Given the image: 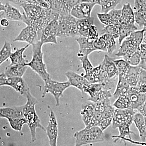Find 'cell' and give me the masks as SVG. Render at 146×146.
Returning <instances> with one entry per match:
<instances>
[{"label": "cell", "mask_w": 146, "mask_h": 146, "mask_svg": "<svg viewBox=\"0 0 146 146\" xmlns=\"http://www.w3.org/2000/svg\"><path fill=\"white\" fill-rule=\"evenodd\" d=\"M70 86V84L68 81L60 82L52 80L50 78L44 83L42 97L44 98L48 93L51 94L55 100L56 106H59L60 97L63 96L64 91Z\"/></svg>", "instance_id": "obj_6"}, {"label": "cell", "mask_w": 146, "mask_h": 146, "mask_svg": "<svg viewBox=\"0 0 146 146\" xmlns=\"http://www.w3.org/2000/svg\"><path fill=\"white\" fill-rule=\"evenodd\" d=\"M24 105L13 107L1 108H0L1 117L5 118H24Z\"/></svg>", "instance_id": "obj_20"}, {"label": "cell", "mask_w": 146, "mask_h": 146, "mask_svg": "<svg viewBox=\"0 0 146 146\" xmlns=\"http://www.w3.org/2000/svg\"><path fill=\"white\" fill-rule=\"evenodd\" d=\"M12 47L9 42L5 41L0 52V65H1L10 57L12 52Z\"/></svg>", "instance_id": "obj_37"}, {"label": "cell", "mask_w": 146, "mask_h": 146, "mask_svg": "<svg viewBox=\"0 0 146 146\" xmlns=\"http://www.w3.org/2000/svg\"><path fill=\"white\" fill-rule=\"evenodd\" d=\"M143 38V44H146V27H144Z\"/></svg>", "instance_id": "obj_56"}, {"label": "cell", "mask_w": 146, "mask_h": 146, "mask_svg": "<svg viewBox=\"0 0 146 146\" xmlns=\"http://www.w3.org/2000/svg\"><path fill=\"white\" fill-rule=\"evenodd\" d=\"M39 41L40 38L36 30L31 26L27 25L21 31L13 42H26L32 45Z\"/></svg>", "instance_id": "obj_10"}, {"label": "cell", "mask_w": 146, "mask_h": 146, "mask_svg": "<svg viewBox=\"0 0 146 146\" xmlns=\"http://www.w3.org/2000/svg\"><path fill=\"white\" fill-rule=\"evenodd\" d=\"M140 70V67L139 66L130 65L127 72L123 76L131 86H137L139 79Z\"/></svg>", "instance_id": "obj_28"}, {"label": "cell", "mask_w": 146, "mask_h": 146, "mask_svg": "<svg viewBox=\"0 0 146 146\" xmlns=\"http://www.w3.org/2000/svg\"><path fill=\"white\" fill-rule=\"evenodd\" d=\"M102 33H108L112 35L115 39L119 37V27L114 25H109L105 26L104 28L102 30Z\"/></svg>", "instance_id": "obj_44"}, {"label": "cell", "mask_w": 146, "mask_h": 146, "mask_svg": "<svg viewBox=\"0 0 146 146\" xmlns=\"http://www.w3.org/2000/svg\"><path fill=\"white\" fill-rule=\"evenodd\" d=\"M11 127L13 130L17 131H21L23 126L27 124L26 120L25 118H7Z\"/></svg>", "instance_id": "obj_38"}, {"label": "cell", "mask_w": 146, "mask_h": 146, "mask_svg": "<svg viewBox=\"0 0 146 146\" xmlns=\"http://www.w3.org/2000/svg\"><path fill=\"white\" fill-rule=\"evenodd\" d=\"M44 45L41 41L32 45L33 55L31 60L25 65L37 74L45 83L51 78L44 62V53L42 50Z\"/></svg>", "instance_id": "obj_2"}, {"label": "cell", "mask_w": 146, "mask_h": 146, "mask_svg": "<svg viewBox=\"0 0 146 146\" xmlns=\"http://www.w3.org/2000/svg\"><path fill=\"white\" fill-rule=\"evenodd\" d=\"M50 8L56 11L60 16L70 14L71 11L68 8L63 0H50Z\"/></svg>", "instance_id": "obj_30"}, {"label": "cell", "mask_w": 146, "mask_h": 146, "mask_svg": "<svg viewBox=\"0 0 146 146\" xmlns=\"http://www.w3.org/2000/svg\"><path fill=\"white\" fill-rule=\"evenodd\" d=\"M137 27L135 24L132 25H123L121 24L119 26V37L118 41L121 44L124 39L129 36L133 32L137 30Z\"/></svg>", "instance_id": "obj_32"}, {"label": "cell", "mask_w": 146, "mask_h": 146, "mask_svg": "<svg viewBox=\"0 0 146 146\" xmlns=\"http://www.w3.org/2000/svg\"><path fill=\"white\" fill-rule=\"evenodd\" d=\"M76 146H81L103 142L105 140L104 131L99 126L85 127L74 134Z\"/></svg>", "instance_id": "obj_3"}, {"label": "cell", "mask_w": 146, "mask_h": 146, "mask_svg": "<svg viewBox=\"0 0 146 146\" xmlns=\"http://www.w3.org/2000/svg\"><path fill=\"white\" fill-rule=\"evenodd\" d=\"M76 41L79 46V50L78 53V57L88 55L91 53L96 51L94 46V40L90 37L78 36Z\"/></svg>", "instance_id": "obj_16"}, {"label": "cell", "mask_w": 146, "mask_h": 146, "mask_svg": "<svg viewBox=\"0 0 146 146\" xmlns=\"http://www.w3.org/2000/svg\"><path fill=\"white\" fill-rule=\"evenodd\" d=\"M135 23L134 11L130 3H126L124 4L121 9V24L132 25Z\"/></svg>", "instance_id": "obj_21"}, {"label": "cell", "mask_w": 146, "mask_h": 146, "mask_svg": "<svg viewBox=\"0 0 146 146\" xmlns=\"http://www.w3.org/2000/svg\"><path fill=\"white\" fill-rule=\"evenodd\" d=\"M89 96L88 100L96 103L108 99L112 96L111 91L106 89L102 83H89L84 91Z\"/></svg>", "instance_id": "obj_5"}, {"label": "cell", "mask_w": 146, "mask_h": 146, "mask_svg": "<svg viewBox=\"0 0 146 146\" xmlns=\"http://www.w3.org/2000/svg\"><path fill=\"white\" fill-rule=\"evenodd\" d=\"M78 58L82 64V68H82L84 70L85 75L89 74L94 69V67L89 60V56H84Z\"/></svg>", "instance_id": "obj_42"}, {"label": "cell", "mask_w": 146, "mask_h": 146, "mask_svg": "<svg viewBox=\"0 0 146 146\" xmlns=\"http://www.w3.org/2000/svg\"><path fill=\"white\" fill-rule=\"evenodd\" d=\"M3 86L12 87L16 92L25 97L30 91L29 87L23 77H9L4 72L0 75V86Z\"/></svg>", "instance_id": "obj_7"}, {"label": "cell", "mask_w": 146, "mask_h": 146, "mask_svg": "<svg viewBox=\"0 0 146 146\" xmlns=\"http://www.w3.org/2000/svg\"><path fill=\"white\" fill-rule=\"evenodd\" d=\"M58 21H52L44 29L41 35L40 41L44 44H57Z\"/></svg>", "instance_id": "obj_11"}, {"label": "cell", "mask_w": 146, "mask_h": 146, "mask_svg": "<svg viewBox=\"0 0 146 146\" xmlns=\"http://www.w3.org/2000/svg\"><path fill=\"white\" fill-rule=\"evenodd\" d=\"M27 103L24 105V116L28 126L31 134L32 142L36 141V129L37 128L42 130H46V129L41 123V120L36 114L35 106L38 101L32 95L31 91L27 95Z\"/></svg>", "instance_id": "obj_1"}, {"label": "cell", "mask_w": 146, "mask_h": 146, "mask_svg": "<svg viewBox=\"0 0 146 146\" xmlns=\"http://www.w3.org/2000/svg\"><path fill=\"white\" fill-rule=\"evenodd\" d=\"M77 20L71 14L60 16L58 20V37L65 38L79 36Z\"/></svg>", "instance_id": "obj_4"}, {"label": "cell", "mask_w": 146, "mask_h": 146, "mask_svg": "<svg viewBox=\"0 0 146 146\" xmlns=\"http://www.w3.org/2000/svg\"><path fill=\"white\" fill-rule=\"evenodd\" d=\"M116 109H125L130 107V102L126 95H121L112 104Z\"/></svg>", "instance_id": "obj_34"}, {"label": "cell", "mask_w": 146, "mask_h": 146, "mask_svg": "<svg viewBox=\"0 0 146 146\" xmlns=\"http://www.w3.org/2000/svg\"><path fill=\"white\" fill-rule=\"evenodd\" d=\"M111 17L112 25L119 26L121 25V9H112L109 11Z\"/></svg>", "instance_id": "obj_46"}, {"label": "cell", "mask_w": 146, "mask_h": 146, "mask_svg": "<svg viewBox=\"0 0 146 146\" xmlns=\"http://www.w3.org/2000/svg\"><path fill=\"white\" fill-rule=\"evenodd\" d=\"M10 2L17 5H19L24 3H29L39 5L44 8H49L50 0H8Z\"/></svg>", "instance_id": "obj_36"}, {"label": "cell", "mask_w": 146, "mask_h": 146, "mask_svg": "<svg viewBox=\"0 0 146 146\" xmlns=\"http://www.w3.org/2000/svg\"><path fill=\"white\" fill-rule=\"evenodd\" d=\"M97 17L100 22L105 26L112 25L111 17L109 12L108 13H98L97 14Z\"/></svg>", "instance_id": "obj_48"}, {"label": "cell", "mask_w": 146, "mask_h": 146, "mask_svg": "<svg viewBox=\"0 0 146 146\" xmlns=\"http://www.w3.org/2000/svg\"><path fill=\"white\" fill-rule=\"evenodd\" d=\"M25 11L22 22L25 23L28 21H33L42 15L44 8L36 5L24 3L19 5Z\"/></svg>", "instance_id": "obj_12"}, {"label": "cell", "mask_w": 146, "mask_h": 146, "mask_svg": "<svg viewBox=\"0 0 146 146\" xmlns=\"http://www.w3.org/2000/svg\"><path fill=\"white\" fill-rule=\"evenodd\" d=\"M126 95L130 101V108L133 110H137L146 100V94L141 93L137 86H130Z\"/></svg>", "instance_id": "obj_14"}, {"label": "cell", "mask_w": 146, "mask_h": 146, "mask_svg": "<svg viewBox=\"0 0 146 146\" xmlns=\"http://www.w3.org/2000/svg\"><path fill=\"white\" fill-rule=\"evenodd\" d=\"M144 84H146V70L140 68L139 79L137 86Z\"/></svg>", "instance_id": "obj_50"}, {"label": "cell", "mask_w": 146, "mask_h": 146, "mask_svg": "<svg viewBox=\"0 0 146 146\" xmlns=\"http://www.w3.org/2000/svg\"><path fill=\"white\" fill-rule=\"evenodd\" d=\"M115 59L108 55H105L104 58L102 63L104 66L108 77L110 79H115L119 76V73L115 63Z\"/></svg>", "instance_id": "obj_24"}, {"label": "cell", "mask_w": 146, "mask_h": 146, "mask_svg": "<svg viewBox=\"0 0 146 146\" xmlns=\"http://www.w3.org/2000/svg\"><path fill=\"white\" fill-rule=\"evenodd\" d=\"M130 87L123 76H118L117 83L113 94L114 98L116 99L121 95H126Z\"/></svg>", "instance_id": "obj_29"}, {"label": "cell", "mask_w": 146, "mask_h": 146, "mask_svg": "<svg viewBox=\"0 0 146 146\" xmlns=\"http://www.w3.org/2000/svg\"><path fill=\"white\" fill-rule=\"evenodd\" d=\"M0 24L2 26L6 27L9 25V23L8 19L5 18H3L1 20Z\"/></svg>", "instance_id": "obj_54"}, {"label": "cell", "mask_w": 146, "mask_h": 146, "mask_svg": "<svg viewBox=\"0 0 146 146\" xmlns=\"http://www.w3.org/2000/svg\"><path fill=\"white\" fill-rule=\"evenodd\" d=\"M68 8L71 11L73 7L77 5L82 0H63Z\"/></svg>", "instance_id": "obj_52"}, {"label": "cell", "mask_w": 146, "mask_h": 146, "mask_svg": "<svg viewBox=\"0 0 146 146\" xmlns=\"http://www.w3.org/2000/svg\"><path fill=\"white\" fill-rule=\"evenodd\" d=\"M94 25L93 17L77 19V25L79 36L89 37V30L91 25Z\"/></svg>", "instance_id": "obj_27"}, {"label": "cell", "mask_w": 146, "mask_h": 146, "mask_svg": "<svg viewBox=\"0 0 146 146\" xmlns=\"http://www.w3.org/2000/svg\"><path fill=\"white\" fill-rule=\"evenodd\" d=\"M135 23L140 27H146V9L134 11Z\"/></svg>", "instance_id": "obj_40"}, {"label": "cell", "mask_w": 146, "mask_h": 146, "mask_svg": "<svg viewBox=\"0 0 146 146\" xmlns=\"http://www.w3.org/2000/svg\"><path fill=\"white\" fill-rule=\"evenodd\" d=\"M95 3L81 1L71 10L70 14L77 19L90 18Z\"/></svg>", "instance_id": "obj_13"}, {"label": "cell", "mask_w": 146, "mask_h": 146, "mask_svg": "<svg viewBox=\"0 0 146 146\" xmlns=\"http://www.w3.org/2000/svg\"><path fill=\"white\" fill-rule=\"evenodd\" d=\"M49 108L50 110L49 120L46 131L50 145L56 146L57 145L58 133L57 121L53 110L50 107H49Z\"/></svg>", "instance_id": "obj_9"}, {"label": "cell", "mask_w": 146, "mask_h": 146, "mask_svg": "<svg viewBox=\"0 0 146 146\" xmlns=\"http://www.w3.org/2000/svg\"><path fill=\"white\" fill-rule=\"evenodd\" d=\"M134 110L131 108L125 109H115L112 123V128H117L125 123H132L135 114Z\"/></svg>", "instance_id": "obj_8"}, {"label": "cell", "mask_w": 146, "mask_h": 146, "mask_svg": "<svg viewBox=\"0 0 146 146\" xmlns=\"http://www.w3.org/2000/svg\"><path fill=\"white\" fill-rule=\"evenodd\" d=\"M94 46L96 51L107 52V50L106 44L104 39L102 36H100L98 39L94 40Z\"/></svg>", "instance_id": "obj_47"}, {"label": "cell", "mask_w": 146, "mask_h": 146, "mask_svg": "<svg viewBox=\"0 0 146 146\" xmlns=\"http://www.w3.org/2000/svg\"><path fill=\"white\" fill-rule=\"evenodd\" d=\"M133 122L138 131L141 141L146 140V125L145 117L140 112L136 113L133 118Z\"/></svg>", "instance_id": "obj_26"}, {"label": "cell", "mask_w": 146, "mask_h": 146, "mask_svg": "<svg viewBox=\"0 0 146 146\" xmlns=\"http://www.w3.org/2000/svg\"><path fill=\"white\" fill-rule=\"evenodd\" d=\"M123 58L125 59L129 65L133 66H139L141 61V56L139 50L130 56Z\"/></svg>", "instance_id": "obj_43"}, {"label": "cell", "mask_w": 146, "mask_h": 146, "mask_svg": "<svg viewBox=\"0 0 146 146\" xmlns=\"http://www.w3.org/2000/svg\"><path fill=\"white\" fill-rule=\"evenodd\" d=\"M146 9V0H134V11Z\"/></svg>", "instance_id": "obj_49"}, {"label": "cell", "mask_w": 146, "mask_h": 146, "mask_svg": "<svg viewBox=\"0 0 146 146\" xmlns=\"http://www.w3.org/2000/svg\"><path fill=\"white\" fill-rule=\"evenodd\" d=\"M96 103L91 101L84 103L82 105L81 114L82 119L85 127L89 125L95 114Z\"/></svg>", "instance_id": "obj_19"}, {"label": "cell", "mask_w": 146, "mask_h": 146, "mask_svg": "<svg viewBox=\"0 0 146 146\" xmlns=\"http://www.w3.org/2000/svg\"><path fill=\"white\" fill-rule=\"evenodd\" d=\"M101 69V65L100 63L96 67L94 68L89 74L84 75V76L90 83H100Z\"/></svg>", "instance_id": "obj_35"}, {"label": "cell", "mask_w": 146, "mask_h": 146, "mask_svg": "<svg viewBox=\"0 0 146 146\" xmlns=\"http://www.w3.org/2000/svg\"><path fill=\"white\" fill-rule=\"evenodd\" d=\"M115 109L110 104L108 106L103 113L99 126L103 131L106 129L112 123Z\"/></svg>", "instance_id": "obj_22"}, {"label": "cell", "mask_w": 146, "mask_h": 146, "mask_svg": "<svg viewBox=\"0 0 146 146\" xmlns=\"http://www.w3.org/2000/svg\"><path fill=\"white\" fill-rule=\"evenodd\" d=\"M131 124H132L130 123H125L118 127L117 128L119 129L120 138L124 139L127 136H129L130 138H131V134L133 133L130 130Z\"/></svg>", "instance_id": "obj_45"}, {"label": "cell", "mask_w": 146, "mask_h": 146, "mask_svg": "<svg viewBox=\"0 0 146 146\" xmlns=\"http://www.w3.org/2000/svg\"><path fill=\"white\" fill-rule=\"evenodd\" d=\"M65 76L71 86L75 87L82 93H84V88L89 83L84 76L80 75L77 73L71 71L66 72Z\"/></svg>", "instance_id": "obj_17"}, {"label": "cell", "mask_w": 146, "mask_h": 146, "mask_svg": "<svg viewBox=\"0 0 146 146\" xmlns=\"http://www.w3.org/2000/svg\"><path fill=\"white\" fill-rule=\"evenodd\" d=\"M145 123H146V118H145Z\"/></svg>", "instance_id": "obj_57"}, {"label": "cell", "mask_w": 146, "mask_h": 146, "mask_svg": "<svg viewBox=\"0 0 146 146\" xmlns=\"http://www.w3.org/2000/svg\"><path fill=\"white\" fill-rule=\"evenodd\" d=\"M89 36L95 40L99 38V34L96 27L91 25L89 30Z\"/></svg>", "instance_id": "obj_51"}, {"label": "cell", "mask_w": 146, "mask_h": 146, "mask_svg": "<svg viewBox=\"0 0 146 146\" xmlns=\"http://www.w3.org/2000/svg\"><path fill=\"white\" fill-rule=\"evenodd\" d=\"M120 45L119 50L115 55L123 58L130 56L139 50L140 48V47L127 38L124 39Z\"/></svg>", "instance_id": "obj_18"}, {"label": "cell", "mask_w": 146, "mask_h": 146, "mask_svg": "<svg viewBox=\"0 0 146 146\" xmlns=\"http://www.w3.org/2000/svg\"><path fill=\"white\" fill-rule=\"evenodd\" d=\"M114 62L117 69L119 76H124L128 70L130 65L123 58L115 59Z\"/></svg>", "instance_id": "obj_39"}, {"label": "cell", "mask_w": 146, "mask_h": 146, "mask_svg": "<svg viewBox=\"0 0 146 146\" xmlns=\"http://www.w3.org/2000/svg\"><path fill=\"white\" fill-rule=\"evenodd\" d=\"M31 44H28L26 46H25L21 48L16 49L14 52H12L11 55L9 59H10V64H25L27 63V60L24 57V52L25 50Z\"/></svg>", "instance_id": "obj_31"}, {"label": "cell", "mask_w": 146, "mask_h": 146, "mask_svg": "<svg viewBox=\"0 0 146 146\" xmlns=\"http://www.w3.org/2000/svg\"><path fill=\"white\" fill-rule=\"evenodd\" d=\"M143 29L139 31H135L131 33L130 35L126 38L131 40L136 44L138 46H141L143 38Z\"/></svg>", "instance_id": "obj_41"}, {"label": "cell", "mask_w": 146, "mask_h": 146, "mask_svg": "<svg viewBox=\"0 0 146 146\" xmlns=\"http://www.w3.org/2000/svg\"><path fill=\"white\" fill-rule=\"evenodd\" d=\"M139 91L143 94H146V84H142L140 86H137Z\"/></svg>", "instance_id": "obj_55"}, {"label": "cell", "mask_w": 146, "mask_h": 146, "mask_svg": "<svg viewBox=\"0 0 146 146\" xmlns=\"http://www.w3.org/2000/svg\"><path fill=\"white\" fill-rule=\"evenodd\" d=\"M138 112L141 113L143 116L146 118V100L143 104L139 108L137 109Z\"/></svg>", "instance_id": "obj_53"}, {"label": "cell", "mask_w": 146, "mask_h": 146, "mask_svg": "<svg viewBox=\"0 0 146 146\" xmlns=\"http://www.w3.org/2000/svg\"><path fill=\"white\" fill-rule=\"evenodd\" d=\"M122 0H82L81 1L95 3L101 7L102 13H108L114 9L121 3Z\"/></svg>", "instance_id": "obj_23"}, {"label": "cell", "mask_w": 146, "mask_h": 146, "mask_svg": "<svg viewBox=\"0 0 146 146\" xmlns=\"http://www.w3.org/2000/svg\"><path fill=\"white\" fill-rule=\"evenodd\" d=\"M101 36L105 42L107 52L109 54H112L117 48V43L115 38L112 35L108 33L102 34Z\"/></svg>", "instance_id": "obj_33"}, {"label": "cell", "mask_w": 146, "mask_h": 146, "mask_svg": "<svg viewBox=\"0 0 146 146\" xmlns=\"http://www.w3.org/2000/svg\"><path fill=\"white\" fill-rule=\"evenodd\" d=\"M0 11L2 12L1 16L11 21H23V14L18 9L8 3L5 4L1 3Z\"/></svg>", "instance_id": "obj_15"}, {"label": "cell", "mask_w": 146, "mask_h": 146, "mask_svg": "<svg viewBox=\"0 0 146 146\" xmlns=\"http://www.w3.org/2000/svg\"><path fill=\"white\" fill-rule=\"evenodd\" d=\"M28 67L25 64H10L5 68L4 73L9 77H23Z\"/></svg>", "instance_id": "obj_25"}]
</instances>
